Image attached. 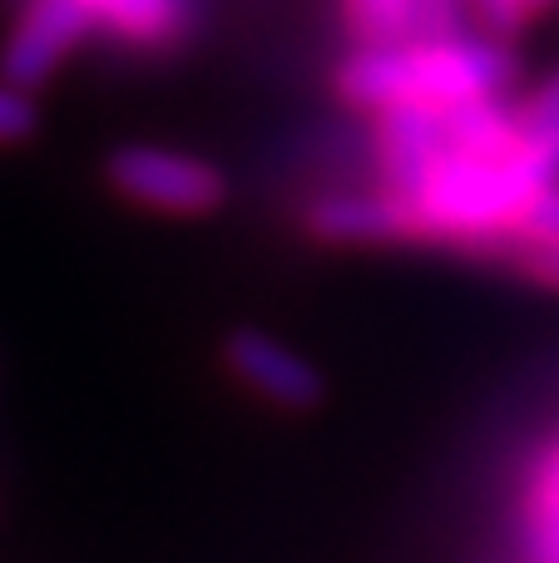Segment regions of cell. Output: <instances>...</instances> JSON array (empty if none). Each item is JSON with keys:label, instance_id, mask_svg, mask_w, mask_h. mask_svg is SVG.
Wrapping results in <instances>:
<instances>
[{"label": "cell", "instance_id": "1", "mask_svg": "<svg viewBox=\"0 0 559 563\" xmlns=\"http://www.w3.org/2000/svg\"><path fill=\"white\" fill-rule=\"evenodd\" d=\"M515 55L495 40H416V45H357L337 65V95L366 114L386 109H461L505 99Z\"/></svg>", "mask_w": 559, "mask_h": 563}, {"label": "cell", "instance_id": "2", "mask_svg": "<svg viewBox=\"0 0 559 563\" xmlns=\"http://www.w3.org/2000/svg\"><path fill=\"white\" fill-rule=\"evenodd\" d=\"M105 184L129 208L158 218H213L228 203V174L213 158L174 144H119L105 158Z\"/></svg>", "mask_w": 559, "mask_h": 563}, {"label": "cell", "instance_id": "3", "mask_svg": "<svg viewBox=\"0 0 559 563\" xmlns=\"http://www.w3.org/2000/svg\"><path fill=\"white\" fill-rule=\"evenodd\" d=\"M223 371L248 390V396L267 400L277 410H317L327 400V376L307 351L293 341L273 336L263 327H238L223 336Z\"/></svg>", "mask_w": 559, "mask_h": 563}, {"label": "cell", "instance_id": "4", "mask_svg": "<svg viewBox=\"0 0 559 563\" xmlns=\"http://www.w3.org/2000/svg\"><path fill=\"white\" fill-rule=\"evenodd\" d=\"M89 35H95V20L85 15L79 0H25L0 45V79L35 95Z\"/></svg>", "mask_w": 559, "mask_h": 563}, {"label": "cell", "instance_id": "5", "mask_svg": "<svg viewBox=\"0 0 559 563\" xmlns=\"http://www.w3.org/2000/svg\"><path fill=\"white\" fill-rule=\"evenodd\" d=\"M307 233L342 247H376V243H421L416 218L402 194L366 188V194H327L307 208Z\"/></svg>", "mask_w": 559, "mask_h": 563}, {"label": "cell", "instance_id": "6", "mask_svg": "<svg viewBox=\"0 0 559 563\" xmlns=\"http://www.w3.org/2000/svg\"><path fill=\"white\" fill-rule=\"evenodd\" d=\"M357 45H416V40H446L451 30V0H342Z\"/></svg>", "mask_w": 559, "mask_h": 563}, {"label": "cell", "instance_id": "7", "mask_svg": "<svg viewBox=\"0 0 559 563\" xmlns=\"http://www.w3.org/2000/svg\"><path fill=\"white\" fill-rule=\"evenodd\" d=\"M95 30H114L124 40H164L174 35L178 0H79Z\"/></svg>", "mask_w": 559, "mask_h": 563}, {"label": "cell", "instance_id": "8", "mask_svg": "<svg viewBox=\"0 0 559 563\" xmlns=\"http://www.w3.org/2000/svg\"><path fill=\"white\" fill-rule=\"evenodd\" d=\"M511 114H515V129H520L525 139L559 144V69H550L525 99H515Z\"/></svg>", "mask_w": 559, "mask_h": 563}, {"label": "cell", "instance_id": "9", "mask_svg": "<svg viewBox=\"0 0 559 563\" xmlns=\"http://www.w3.org/2000/svg\"><path fill=\"white\" fill-rule=\"evenodd\" d=\"M40 134V104L30 89L0 79V148H20Z\"/></svg>", "mask_w": 559, "mask_h": 563}, {"label": "cell", "instance_id": "10", "mask_svg": "<svg viewBox=\"0 0 559 563\" xmlns=\"http://www.w3.org/2000/svg\"><path fill=\"white\" fill-rule=\"evenodd\" d=\"M511 243L515 247L520 243H559V184H550L530 208H525V218L515 223Z\"/></svg>", "mask_w": 559, "mask_h": 563}, {"label": "cell", "instance_id": "11", "mask_svg": "<svg viewBox=\"0 0 559 563\" xmlns=\"http://www.w3.org/2000/svg\"><path fill=\"white\" fill-rule=\"evenodd\" d=\"M515 267H520L525 282L559 297V243H520L515 247Z\"/></svg>", "mask_w": 559, "mask_h": 563}, {"label": "cell", "instance_id": "12", "mask_svg": "<svg viewBox=\"0 0 559 563\" xmlns=\"http://www.w3.org/2000/svg\"><path fill=\"white\" fill-rule=\"evenodd\" d=\"M540 554L545 563H559V470L545 485V499H540Z\"/></svg>", "mask_w": 559, "mask_h": 563}, {"label": "cell", "instance_id": "13", "mask_svg": "<svg viewBox=\"0 0 559 563\" xmlns=\"http://www.w3.org/2000/svg\"><path fill=\"white\" fill-rule=\"evenodd\" d=\"M471 5L491 30H520L525 20H530V5H525V0H471Z\"/></svg>", "mask_w": 559, "mask_h": 563}, {"label": "cell", "instance_id": "14", "mask_svg": "<svg viewBox=\"0 0 559 563\" xmlns=\"http://www.w3.org/2000/svg\"><path fill=\"white\" fill-rule=\"evenodd\" d=\"M525 5H530V15H535V10H545V5H555V0H525Z\"/></svg>", "mask_w": 559, "mask_h": 563}]
</instances>
